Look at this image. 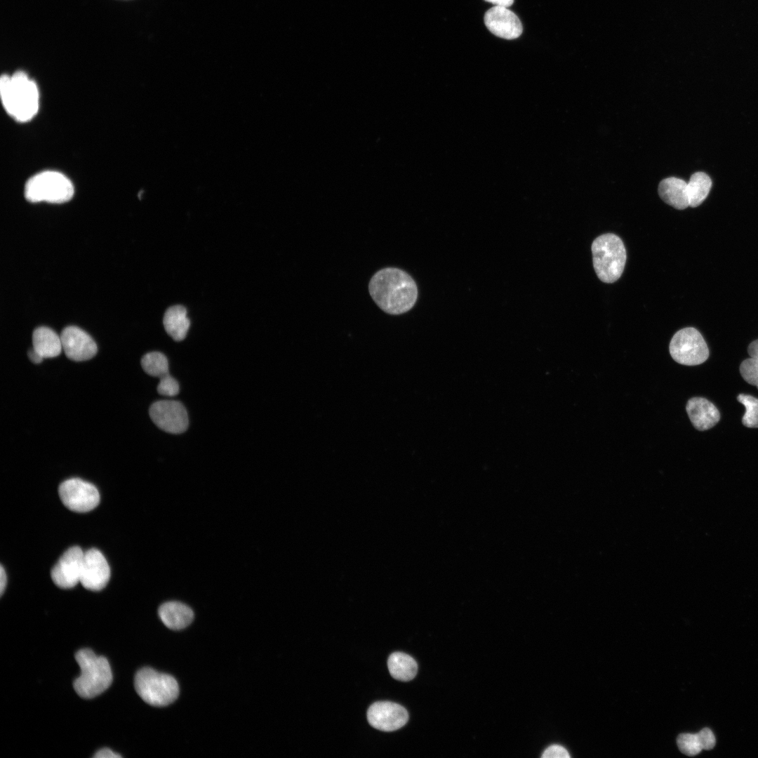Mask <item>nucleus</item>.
<instances>
[{"label":"nucleus","instance_id":"1","mask_svg":"<svg viewBox=\"0 0 758 758\" xmlns=\"http://www.w3.org/2000/svg\"><path fill=\"white\" fill-rule=\"evenodd\" d=\"M369 293L377 305L390 314H401L415 304L418 288L404 270L387 267L378 271L368 284Z\"/></svg>","mask_w":758,"mask_h":758},{"label":"nucleus","instance_id":"2","mask_svg":"<svg viewBox=\"0 0 758 758\" xmlns=\"http://www.w3.org/2000/svg\"><path fill=\"white\" fill-rule=\"evenodd\" d=\"M0 93L4 107L16 121H28L37 113L39 89L25 72L17 71L12 76L1 75Z\"/></svg>","mask_w":758,"mask_h":758},{"label":"nucleus","instance_id":"3","mask_svg":"<svg viewBox=\"0 0 758 758\" xmlns=\"http://www.w3.org/2000/svg\"><path fill=\"white\" fill-rule=\"evenodd\" d=\"M81 674L74 681L76 692L84 698H94L104 692L112 681L108 660L88 649H81L75 655Z\"/></svg>","mask_w":758,"mask_h":758},{"label":"nucleus","instance_id":"4","mask_svg":"<svg viewBox=\"0 0 758 758\" xmlns=\"http://www.w3.org/2000/svg\"><path fill=\"white\" fill-rule=\"evenodd\" d=\"M592 260L598 278L613 283L622 275L626 262V250L622 239L612 233L597 237L592 244Z\"/></svg>","mask_w":758,"mask_h":758},{"label":"nucleus","instance_id":"5","mask_svg":"<svg viewBox=\"0 0 758 758\" xmlns=\"http://www.w3.org/2000/svg\"><path fill=\"white\" fill-rule=\"evenodd\" d=\"M74 192L73 184L67 176L58 171H46L27 181L24 194L26 199L32 203L60 204L69 201Z\"/></svg>","mask_w":758,"mask_h":758},{"label":"nucleus","instance_id":"6","mask_svg":"<svg viewBox=\"0 0 758 758\" xmlns=\"http://www.w3.org/2000/svg\"><path fill=\"white\" fill-rule=\"evenodd\" d=\"M134 686L145 703L156 707L172 703L179 694L178 682L172 676L149 667H144L136 673Z\"/></svg>","mask_w":758,"mask_h":758},{"label":"nucleus","instance_id":"7","mask_svg":"<svg viewBox=\"0 0 758 758\" xmlns=\"http://www.w3.org/2000/svg\"><path fill=\"white\" fill-rule=\"evenodd\" d=\"M669 350L677 363L695 366L705 361L709 357L707 345L700 332L693 327L682 328L672 338Z\"/></svg>","mask_w":758,"mask_h":758},{"label":"nucleus","instance_id":"8","mask_svg":"<svg viewBox=\"0 0 758 758\" xmlns=\"http://www.w3.org/2000/svg\"><path fill=\"white\" fill-rule=\"evenodd\" d=\"M58 493L64 505L76 512H89L96 507L100 502L97 488L79 478L69 479L62 482Z\"/></svg>","mask_w":758,"mask_h":758},{"label":"nucleus","instance_id":"9","mask_svg":"<svg viewBox=\"0 0 758 758\" xmlns=\"http://www.w3.org/2000/svg\"><path fill=\"white\" fill-rule=\"evenodd\" d=\"M149 413L154 423L166 432L180 434L188 427L189 420L187 411L185 406L178 401H156L150 406Z\"/></svg>","mask_w":758,"mask_h":758},{"label":"nucleus","instance_id":"10","mask_svg":"<svg viewBox=\"0 0 758 758\" xmlns=\"http://www.w3.org/2000/svg\"><path fill=\"white\" fill-rule=\"evenodd\" d=\"M84 552L78 546L67 550L51 571L52 580L60 588L69 589L80 583Z\"/></svg>","mask_w":758,"mask_h":758},{"label":"nucleus","instance_id":"11","mask_svg":"<svg viewBox=\"0 0 758 758\" xmlns=\"http://www.w3.org/2000/svg\"><path fill=\"white\" fill-rule=\"evenodd\" d=\"M369 724L380 731H393L404 726L408 720L407 710L401 705L379 701L372 704L367 711Z\"/></svg>","mask_w":758,"mask_h":758},{"label":"nucleus","instance_id":"12","mask_svg":"<svg viewBox=\"0 0 758 758\" xmlns=\"http://www.w3.org/2000/svg\"><path fill=\"white\" fill-rule=\"evenodd\" d=\"M110 577L109 566L103 554L97 549L84 552L80 583L88 590L99 591L107 584Z\"/></svg>","mask_w":758,"mask_h":758},{"label":"nucleus","instance_id":"13","mask_svg":"<svg viewBox=\"0 0 758 758\" xmlns=\"http://www.w3.org/2000/svg\"><path fill=\"white\" fill-rule=\"evenodd\" d=\"M62 347L67 357L75 361H82L93 358L98 347L93 339L79 327L70 326L65 328L60 335Z\"/></svg>","mask_w":758,"mask_h":758},{"label":"nucleus","instance_id":"14","mask_svg":"<svg viewBox=\"0 0 758 758\" xmlns=\"http://www.w3.org/2000/svg\"><path fill=\"white\" fill-rule=\"evenodd\" d=\"M484 23L491 33L503 39H516L522 33L520 20L507 7L494 6L488 9L484 15Z\"/></svg>","mask_w":758,"mask_h":758},{"label":"nucleus","instance_id":"15","mask_svg":"<svg viewBox=\"0 0 758 758\" xmlns=\"http://www.w3.org/2000/svg\"><path fill=\"white\" fill-rule=\"evenodd\" d=\"M686 410L691 423L698 430H709L720 419L717 407L703 397L690 399L686 403Z\"/></svg>","mask_w":758,"mask_h":758},{"label":"nucleus","instance_id":"16","mask_svg":"<svg viewBox=\"0 0 758 758\" xmlns=\"http://www.w3.org/2000/svg\"><path fill=\"white\" fill-rule=\"evenodd\" d=\"M158 613L163 623L174 630L187 627L193 620L192 610L185 604L168 601L160 606Z\"/></svg>","mask_w":758,"mask_h":758},{"label":"nucleus","instance_id":"17","mask_svg":"<svg viewBox=\"0 0 758 758\" xmlns=\"http://www.w3.org/2000/svg\"><path fill=\"white\" fill-rule=\"evenodd\" d=\"M658 194L666 204L676 209L683 210L689 206L687 182L682 179L670 177L663 180L658 185Z\"/></svg>","mask_w":758,"mask_h":758},{"label":"nucleus","instance_id":"18","mask_svg":"<svg viewBox=\"0 0 758 758\" xmlns=\"http://www.w3.org/2000/svg\"><path fill=\"white\" fill-rule=\"evenodd\" d=\"M187 310L182 305H173L166 311L163 323L166 333L175 341L184 340L190 326Z\"/></svg>","mask_w":758,"mask_h":758},{"label":"nucleus","instance_id":"19","mask_svg":"<svg viewBox=\"0 0 758 758\" xmlns=\"http://www.w3.org/2000/svg\"><path fill=\"white\" fill-rule=\"evenodd\" d=\"M32 345L33 349L44 359L55 357L62 350L60 335L46 326L39 327L34 331Z\"/></svg>","mask_w":758,"mask_h":758},{"label":"nucleus","instance_id":"20","mask_svg":"<svg viewBox=\"0 0 758 758\" xmlns=\"http://www.w3.org/2000/svg\"><path fill=\"white\" fill-rule=\"evenodd\" d=\"M387 667L391 676L401 681L413 679L418 672L415 660L409 655L402 652L392 653L387 660Z\"/></svg>","mask_w":758,"mask_h":758},{"label":"nucleus","instance_id":"21","mask_svg":"<svg viewBox=\"0 0 758 758\" xmlns=\"http://www.w3.org/2000/svg\"><path fill=\"white\" fill-rule=\"evenodd\" d=\"M712 187L710 178L703 172L693 173L687 182L689 206H698L707 197Z\"/></svg>","mask_w":758,"mask_h":758},{"label":"nucleus","instance_id":"22","mask_svg":"<svg viewBox=\"0 0 758 758\" xmlns=\"http://www.w3.org/2000/svg\"><path fill=\"white\" fill-rule=\"evenodd\" d=\"M747 352L750 357L741 363L740 373L747 383L758 389V340L749 345Z\"/></svg>","mask_w":758,"mask_h":758},{"label":"nucleus","instance_id":"23","mask_svg":"<svg viewBox=\"0 0 758 758\" xmlns=\"http://www.w3.org/2000/svg\"><path fill=\"white\" fill-rule=\"evenodd\" d=\"M141 366L145 372L151 376L161 378L168 374V359L164 354L159 352L145 354L141 359Z\"/></svg>","mask_w":758,"mask_h":758},{"label":"nucleus","instance_id":"24","mask_svg":"<svg viewBox=\"0 0 758 758\" xmlns=\"http://www.w3.org/2000/svg\"><path fill=\"white\" fill-rule=\"evenodd\" d=\"M737 399L745 407V413L742 418L743 424L747 427H758V399L740 394Z\"/></svg>","mask_w":758,"mask_h":758},{"label":"nucleus","instance_id":"25","mask_svg":"<svg viewBox=\"0 0 758 758\" xmlns=\"http://www.w3.org/2000/svg\"><path fill=\"white\" fill-rule=\"evenodd\" d=\"M677 744L681 752L690 757L699 754L703 750L696 733L679 734L677 738Z\"/></svg>","mask_w":758,"mask_h":758},{"label":"nucleus","instance_id":"26","mask_svg":"<svg viewBox=\"0 0 758 758\" xmlns=\"http://www.w3.org/2000/svg\"><path fill=\"white\" fill-rule=\"evenodd\" d=\"M180 390L178 381L169 373L160 378L157 386L158 392L164 396L173 397L178 394Z\"/></svg>","mask_w":758,"mask_h":758},{"label":"nucleus","instance_id":"27","mask_svg":"<svg viewBox=\"0 0 758 758\" xmlns=\"http://www.w3.org/2000/svg\"><path fill=\"white\" fill-rule=\"evenodd\" d=\"M696 734L703 750H709L714 747L715 737L710 729L705 728Z\"/></svg>","mask_w":758,"mask_h":758},{"label":"nucleus","instance_id":"28","mask_svg":"<svg viewBox=\"0 0 758 758\" xmlns=\"http://www.w3.org/2000/svg\"><path fill=\"white\" fill-rule=\"evenodd\" d=\"M543 758H569L568 751L562 746L554 745L548 747L542 755Z\"/></svg>","mask_w":758,"mask_h":758},{"label":"nucleus","instance_id":"29","mask_svg":"<svg viewBox=\"0 0 758 758\" xmlns=\"http://www.w3.org/2000/svg\"><path fill=\"white\" fill-rule=\"evenodd\" d=\"M121 756L113 752L109 748H102L98 750L94 755L96 758H117Z\"/></svg>","mask_w":758,"mask_h":758},{"label":"nucleus","instance_id":"30","mask_svg":"<svg viewBox=\"0 0 758 758\" xmlns=\"http://www.w3.org/2000/svg\"><path fill=\"white\" fill-rule=\"evenodd\" d=\"M6 583H7L6 573L3 566H1V568H0V594H1V595H2L4 594V592L5 588L6 587Z\"/></svg>","mask_w":758,"mask_h":758},{"label":"nucleus","instance_id":"31","mask_svg":"<svg viewBox=\"0 0 758 758\" xmlns=\"http://www.w3.org/2000/svg\"><path fill=\"white\" fill-rule=\"evenodd\" d=\"M27 355L29 359L34 364H39L44 359V358L33 348L29 350Z\"/></svg>","mask_w":758,"mask_h":758},{"label":"nucleus","instance_id":"32","mask_svg":"<svg viewBox=\"0 0 758 758\" xmlns=\"http://www.w3.org/2000/svg\"><path fill=\"white\" fill-rule=\"evenodd\" d=\"M484 1L490 2V3L493 4H494L495 6H504V7H509L514 2V0H484Z\"/></svg>","mask_w":758,"mask_h":758}]
</instances>
